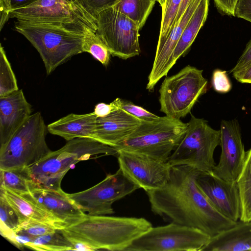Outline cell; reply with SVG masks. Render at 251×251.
Masks as SVG:
<instances>
[{"label":"cell","instance_id":"cell-1","mask_svg":"<svg viewBox=\"0 0 251 251\" xmlns=\"http://www.w3.org/2000/svg\"><path fill=\"white\" fill-rule=\"evenodd\" d=\"M200 171L187 165L171 167L170 178L161 188L147 191L153 212L167 221L199 229L211 237L233 226L199 188Z\"/></svg>","mask_w":251,"mask_h":251},{"label":"cell","instance_id":"cell-2","mask_svg":"<svg viewBox=\"0 0 251 251\" xmlns=\"http://www.w3.org/2000/svg\"><path fill=\"white\" fill-rule=\"evenodd\" d=\"M151 227L143 218L87 214L82 221L62 231L69 240L82 242L93 251H124Z\"/></svg>","mask_w":251,"mask_h":251},{"label":"cell","instance_id":"cell-3","mask_svg":"<svg viewBox=\"0 0 251 251\" xmlns=\"http://www.w3.org/2000/svg\"><path fill=\"white\" fill-rule=\"evenodd\" d=\"M118 154L113 147L90 138H76L61 149L51 151L37 163L26 167L32 189H61V181L72 166L88 159Z\"/></svg>","mask_w":251,"mask_h":251},{"label":"cell","instance_id":"cell-4","mask_svg":"<svg viewBox=\"0 0 251 251\" xmlns=\"http://www.w3.org/2000/svg\"><path fill=\"white\" fill-rule=\"evenodd\" d=\"M14 29L24 35L39 52L47 75L73 56L83 52L85 33L51 24L17 20Z\"/></svg>","mask_w":251,"mask_h":251},{"label":"cell","instance_id":"cell-5","mask_svg":"<svg viewBox=\"0 0 251 251\" xmlns=\"http://www.w3.org/2000/svg\"><path fill=\"white\" fill-rule=\"evenodd\" d=\"M187 123L167 116L141 121L135 129L114 148L145 154L168 162L184 135Z\"/></svg>","mask_w":251,"mask_h":251},{"label":"cell","instance_id":"cell-6","mask_svg":"<svg viewBox=\"0 0 251 251\" xmlns=\"http://www.w3.org/2000/svg\"><path fill=\"white\" fill-rule=\"evenodd\" d=\"M47 131L41 112L31 114L0 147V170L29 167L49 153L51 151L46 141Z\"/></svg>","mask_w":251,"mask_h":251},{"label":"cell","instance_id":"cell-7","mask_svg":"<svg viewBox=\"0 0 251 251\" xmlns=\"http://www.w3.org/2000/svg\"><path fill=\"white\" fill-rule=\"evenodd\" d=\"M9 17L30 23L60 25L84 33L96 32L97 28L96 19L78 0H38L10 11Z\"/></svg>","mask_w":251,"mask_h":251},{"label":"cell","instance_id":"cell-8","mask_svg":"<svg viewBox=\"0 0 251 251\" xmlns=\"http://www.w3.org/2000/svg\"><path fill=\"white\" fill-rule=\"evenodd\" d=\"M220 143V130L212 128L203 119L192 115L184 135L168 162L172 166L187 165L211 173L216 165L214 151Z\"/></svg>","mask_w":251,"mask_h":251},{"label":"cell","instance_id":"cell-9","mask_svg":"<svg viewBox=\"0 0 251 251\" xmlns=\"http://www.w3.org/2000/svg\"><path fill=\"white\" fill-rule=\"evenodd\" d=\"M202 72L187 65L176 74L166 77L159 90L160 111L178 120L189 113L199 98L206 92L208 82Z\"/></svg>","mask_w":251,"mask_h":251},{"label":"cell","instance_id":"cell-10","mask_svg":"<svg viewBox=\"0 0 251 251\" xmlns=\"http://www.w3.org/2000/svg\"><path fill=\"white\" fill-rule=\"evenodd\" d=\"M210 238L199 229L171 222L152 226L124 251H201Z\"/></svg>","mask_w":251,"mask_h":251},{"label":"cell","instance_id":"cell-11","mask_svg":"<svg viewBox=\"0 0 251 251\" xmlns=\"http://www.w3.org/2000/svg\"><path fill=\"white\" fill-rule=\"evenodd\" d=\"M140 188L119 168L101 182L85 190L68 194L69 198L88 215L97 216L114 213L112 203Z\"/></svg>","mask_w":251,"mask_h":251},{"label":"cell","instance_id":"cell-12","mask_svg":"<svg viewBox=\"0 0 251 251\" xmlns=\"http://www.w3.org/2000/svg\"><path fill=\"white\" fill-rule=\"evenodd\" d=\"M97 34L111 54L122 59L139 55V28L125 15L110 7L96 17Z\"/></svg>","mask_w":251,"mask_h":251},{"label":"cell","instance_id":"cell-13","mask_svg":"<svg viewBox=\"0 0 251 251\" xmlns=\"http://www.w3.org/2000/svg\"><path fill=\"white\" fill-rule=\"evenodd\" d=\"M117 155L120 168L146 192L161 188L170 178L172 166L168 162L124 150Z\"/></svg>","mask_w":251,"mask_h":251},{"label":"cell","instance_id":"cell-14","mask_svg":"<svg viewBox=\"0 0 251 251\" xmlns=\"http://www.w3.org/2000/svg\"><path fill=\"white\" fill-rule=\"evenodd\" d=\"M220 130L222 151L219 163L211 173L225 180L237 182L246 154L238 121L223 120Z\"/></svg>","mask_w":251,"mask_h":251},{"label":"cell","instance_id":"cell-15","mask_svg":"<svg viewBox=\"0 0 251 251\" xmlns=\"http://www.w3.org/2000/svg\"><path fill=\"white\" fill-rule=\"evenodd\" d=\"M196 181L199 188L220 214L235 222L240 220L241 204L237 182L200 171Z\"/></svg>","mask_w":251,"mask_h":251},{"label":"cell","instance_id":"cell-16","mask_svg":"<svg viewBox=\"0 0 251 251\" xmlns=\"http://www.w3.org/2000/svg\"><path fill=\"white\" fill-rule=\"evenodd\" d=\"M201 0H192L178 22L173 26L165 41L157 46L156 53L151 71L148 76L146 88L153 90L157 83L166 76L174 65L173 53L176 46L183 31Z\"/></svg>","mask_w":251,"mask_h":251},{"label":"cell","instance_id":"cell-17","mask_svg":"<svg viewBox=\"0 0 251 251\" xmlns=\"http://www.w3.org/2000/svg\"><path fill=\"white\" fill-rule=\"evenodd\" d=\"M31 113L32 106L22 90L0 97V147L7 143Z\"/></svg>","mask_w":251,"mask_h":251},{"label":"cell","instance_id":"cell-18","mask_svg":"<svg viewBox=\"0 0 251 251\" xmlns=\"http://www.w3.org/2000/svg\"><path fill=\"white\" fill-rule=\"evenodd\" d=\"M30 193L40 204L63 222L66 228L80 222L87 216L61 188H34Z\"/></svg>","mask_w":251,"mask_h":251},{"label":"cell","instance_id":"cell-19","mask_svg":"<svg viewBox=\"0 0 251 251\" xmlns=\"http://www.w3.org/2000/svg\"><path fill=\"white\" fill-rule=\"evenodd\" d=\"M141 122L138 118L120 108L105 117L97 118L93 139L114 148Z\"/></svg>","mask_w":251,"mask_h":251},{"label":"cell","instance_id":"cell-20","mask_svg":"<svg viewBox=\"0 0 251 251\" xmlns=\"http://www.w3.org/2000/svg\"><path fill=\"white\" fill-rule=\"evenodd\" d=\"M0 195L2 196L15 210L20 223L32 220L51 225L60 229L66 228L63 222L40 204L30 193L20 194L0 186Z\"/></svg>","mask_w":251,"mask_h":251},{"label":"cell","instance_id":"cell-21","mask_svg":"<svg viewBox=\"0 0 251 251\" xmlns=\"http://www.w3.org/2000/svg\"><path fill=\"white\" fill-rule=\"evenodd\" d=\"M251 251V221L236 222L232 227L211 237L201 251Z\"/></svg>","mask_w":251,"mask_h":251},{"label":"cell","instance_id":"cell-22","mask_svg":"<svg viewBox=\"0 0 251 251\" xmlns=\"http://www.w3.org/2000/svg\"><path fill=\"white\" fill-rule=\"evenodd\" d=\"M97 116L94 112L71 113L47 126L48 131L69 141L76 138L93 139Z\"/></svg>","mask_w":251,"mask_h":251},{"label":"cell","instance_id":"cell-23","mask_svg":"<svg viewBox=\"0 0 251 251\" xmlns=\"http://www.w3.org/2000/svg\"><path fill=\"white\" fill-rule=\"evenodd\" d=\"M208 6L209 0H201L185 27L174 51V65L181 56L186 53L204 25L208 14Z\"/></svg>","mask_w":251,"mask_h":251},{"label":"cell","instance_id":"cell-24","mask_svg":"<svg viewBox=\"0 0 251 251\" xmlns=\"http://www.w3.org/2000/svg\"><path fill=\"white\" fill-rule=\"evenodd\" d=\"M156 1V0H118L112 8L133 21L140 30Z\"/></svg>","mask_w":251,"mask_h":251},{"label":"cell","instance_id":"cell-25","mask_svg":"<svg viewBox=\"0 0 251 251\" xmlns=\"http://www.w3.org/2000/svg\"><path fill=\"white\" fill-rule=\"evenodd\" d=\"M237 183L241 204L240 220L251 221V148L246 151L243 166Z\"/></svg>","mask_w":251,"mask_h":251},{"label":"cell","instance_id":"cell-26","mask_svg":"<svg viewBox=\"0 0 251 251\" xmlns=\"http://www.w3.org/2000/svg\"><path fill=\"white\" fill-rule=\"evenodd\" d=\"M62 229H58L54 232L40 236L31 237L25 247L37 251H72L73 244Z\"/></svg>","mask_w":251,"mask_h":251},{"label":"cell","instance_id":"cell-27","mask_svg":"<svg viewBox=\"0 0 251 251\" xmlns=\"http://www.w3.org/2000/svg\"><path fill=\"white\" fill-rule=\"evenodd\" d=\"M0 184L15 192L26 194L30 193L33 183L26 167L0 170Z\"/></svg>","mask_w":251,"mask_h":251},{"label":"cell","instance_id":"cell-28","mask_svg":"<svg viewBox=\"0 0 251 251\" xmlns=\"http://www.w3.org/2000/svg\"><path fill=\"white\" fill-rule=\"evenodd\" d=\"M82 49L83 52L89 53L103 65L106 66L109 64L111 54L96 31L89 30L84 34Z\"/></svg>","mask_w":251,"mask_h":251},{"label":"cell","instance_id":"cell-29","mask_svg":"<svg viewBox=\"0 0 251 251\" xmlns=\"http://www.w3.org/2000/svg\"><path fill=\"white\" fill-rule=\"evenodd\" d=\"M17 79L1 44L0 46V97L19 90Z\"/></svg>","mask_w":251,"mask_h":251},{"label":"cell","instance_id":"cell-30","mask_svg":"<svg viewBox=\"0 0 251 251\" xmlns=\"http://www.w3.org/2000/svg\"><path fill=\"white\" fill-rule=\"evenodd\" d=\"M0 233L10 240L14 235V231L20 224L19 218L13 208L0 195Z\"/></svg>","mask_w":251,"mask_h":251},{"label":"cell","instance_id":"cell-31","mask_svg":"<svg viewBox=\"0 0 251 251\" xmlns=\"http://www.w3.org/2000/svg\"><path fill=\"white\" fill-rule=\"evenodd\" d=\"M182 0H163L160 5L162 17L157 46L166 39L171 31Z\"/></svg>","mask_w":251,"mask_h":251},{"label":"cell","instance_id":"cell-32","mask_svg":"<svg viewBox=\"0 0 251 251\" xmlns=\"http://www.w3.org/2000/svg\"><path fill=\"white\" fill-rule=\"evenodd\" d=\"M58 229L57 227L47 223L28 220L20 223L14 232L35 237L54 232Z\"/></svg>","mask_w":251,"mask_h":251},{"label":"cell","instance_id":"cell-33","mask_svg":"<svg viewBox=\"0 0 251 251\" xmlns=\"http://www.w3.org/2000/svg\"><path fill=\"white\" fill-rule=\"evenodd\" d=\"M119 106L120 108L138 118L141 121H151L159 118V116L128 100L120 99Z\"/></svg>","mask_w":251,"mask_h":251},{"label":"cell","instance_id":"cell-34","mask_svg":"<svg viewBox=\"0 0 251 251\" xmlns=\"http://www.w3.org/2000/svg\"><path fill=\"white\" fill-rule=\"evenodd\" d=\"M84 8L96 19L103 10L112 7L118 0H78Z\"/></svg>","mask_w":251,"mask_h":251},{"label":"cell","instance_id":"cell-35","mask_svg":"<svg viewBox=\"0 0 251 251\" xmlns=\"http://www.w3.org/2000/svg\"><path fill=\"white\" fill-rule=\"evenodd\" d=\"M212 84L216 92L221 93L228 92L232 87L226 72L220 69H216L213 72Z\"/></svg>","mask_w":251,"mask_h":251},{"label":"cell","instance_id":"cell-36","mask_svg":"<svg viewBox=\"0 0 251 251\" xmlns=\"http://www.w3.org/2000/svg\"><path fill=\"white\" fill-rule=\"evenodd\" d=\"M120 98H117L109 104L99 103L96 105L94 112L98 118L105 117L120 108Z\"/></svg>","mask_w":251,"mask_h":251},{"label":"cell","instance_id":"cell-37","mask_svg":"<svg viewBox=\"0 0 251 251\" xmlns=\"http://www.w3.org/2000/svg\"><path fill=\"white\" fill-rule=\"evenodd\" d=\"M234 16L251 23V0H238L235 6Z\"/></svg>","mask_w":251,"mask_h":251},{"label":"cell","instance_id":"cell-38","mask_svg":"<svg viewBox=\"0 0 251 251\" xmlns=\"http://www.w3.org/2000/svg\"><path fill=\"white\" fill-rule=\"evenodd\" d=\"M251 63V38L238 59L236 64L231 70L232 75L242 71Z\"/></svg>","mask_w":251,"mask_h":251},{"label":"cell","instance_id":"cell-39","mask_svg":"<svg viewBox=\"0 0 251 251\" xmlns=\"http://www.w3.org/2000/svg\"><path fill=\"white\" fill-rule=\"evenodd\" d=\"M218 11L223 14L234 16L235 6L238 0H213Z\"/></svg>","mask_w":251,"mask_h":251},{"label":"cell","instance_id":"cell-40","mask_svg":"<svg viewBox=\"0 0 251 251\" xmlns=\"http://www.w3.org/2000/svg\"><path fill=\"white\" fill-rule=\"evenodd\" d=\"M0 29L1 30L5 24L10 18L9 13L11 10V7L6 0H0Z\"/></svg>","mask_w":251,"mask_h":251},{"label":"cell","instance_id":"cell-41","mask_svg":"<svg viewBox=\"0 0 251 251\" xmlns=\"http://www.w3.org/2000/svg\"><path fill=\"white\" fill-rule=\"evenodd\" d=\"M232 75L241 83L251 84V63L241 72Z\"/></svg>","mask_w":251,"mask_h":251},{"label":"cell","instance_id":"cell-42","mask_svg":"<svg viewBox=\"0 0 251 251\" xmlns=\"http://www.w3.org/2000/svg\"><path fill=\"white\" fill-rule=\"evenodd\" d=\"M37 0H6L11 7V10L26 7Z\"/></svg>","mask_w":251,"mask_h":251},{"label":"cell","instance_id":"cell-43","mask_svg":"<svg viewBox=\"0 0 251 251\" xmlns=\"http://www.w3.org/2000/svg\"><path fill=\"white\" fill-rule=\"evenodd\" d=\"M156 1L158 2L161 5L163 3V0H156Z\"/></svg>","mask_w":251,"mask_h":251}]
</instances>
